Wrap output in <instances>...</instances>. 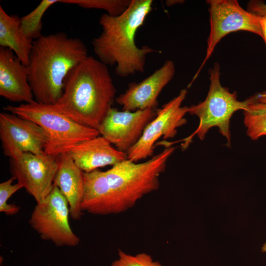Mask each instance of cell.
<instances>
[{
    "label": "cell",
    "mask_w": 266,
    "mask_h": 266,
    "mask_svg": "<svg viewBox=\"0 0 266 266\" xmlns=\"http://www.w3.org/2000/svg\"><path fill=\"white\" fill-rule=\"evenodd\" d=\"M165 149L148 160L137 163L127 159L104 171L106 180L107 215L125 212L146 195L157 190L159 177L175 147L166 142Z\"/></svg>",
    "instance_id": "4"
},
{
    "label": "cell",
    "mask_w": 266,
    "mask_h": 266,
    "mask_svg": "<svg viewBox=\"0 0 266 266\" xmlns=\"http://www.w3.org/2000/svg\"><path fill=\"white\" fill-rule=\"evenodd\" d=\"M246 10L251 13L261 17L266 13V4L261 0H251L247 4Z\"/></svg>",
    "instance_id": "23"
},
{
    "label": "cell",
    "mask_w": 266,
    "mask_h": 266,
    "mask_svg": "<svg viewBox=\"0 0 266 266\" xmlns=\"http://www.w3.org/2000/svg\"><path fill=\"white\" fill-rule=\"evenodd\" d=\"M59 0H43L33 11L20 18L22 29L26 35L33 41L41 34L42 18L46 10Z\"/></svg>",
    "instance_id": "19"
},
{
    "label": "cell",
    "mask_w": 266,
    "mask_h": 266,
    "mask_svg": "<svg viewBox=\"0 0 266 266\" xmlns=\"http://www.w3.org/2000/svg\"><path fill=\"white\" fill-rule=\"evenodd\" d=\"M175 72L174 62L166 60L162 66L141 81L130 83L127 90L117 97L115 101L122 107L123 110L156 109L158 96L173 78Z\"/></svg>",
    "instance_id": "13"
},
{
    "label": "cell",
    "mask_w": 266,
    "mask_h": 266,
    "mask_svg": "<svg viewBox=\"0 0 266 266\" xmlns=\"http://www.w3.org/2000/svg\"><path fill=\"white\" fill-rule=\"evenodd\" d=\"M131 1L132 0H59V2L77 5L83 8L102 9L111 16L123 14Z\"/></svg>",
    "instance_id": "20"
},
{
    "label": "cell",
    "mask_w": 266,
    "mask_h": 266,
    "mask_svg": "<svg viewBox=\"0 0 266 266\" xmlns=\"http://www.w3.org/2000/svg\"><path fill=\"white\" fill-rule=\"evenodd\" d=\"M184 1H182V0H166V5L168 6H172L175 4H176V3H180L181 2H183Z\"/></svg>",
    "instance_id": "26"
},
{
    "label": "cell",
    "mask_w": 266,
    "mask_h": 266,
    "mask_svg": "<svg viewBox=\"0 0 266 266\" xmlns=\"http://www.w3.org/2000/svg\"><path fill=\"white\" fill-rule=\"evenodd\" d=\"M76 165L84 172L114 166L128 159L126 153L117 150L101 135L75 145L68 152Z\"/></svg>",
    "instance_id": "15"
},
{
    "label": "cell",
    "mask_w": 266,
    "mask_h": 266,
    "mask_svg": "<svg viewBox=\"0 0 266 266\" xmlns=\"http://www.w3.org/2000/svg\"><path fill=\"white\" fill-rule=\"evenodd\" d=\"M262 251L264 252H266V243L263 245Z\"/></svg>",
    "instance_id": "27"
},
{
    "label": "cell",
    "mask_w": 266,
    "mask_h": 266,
    "mask_svg": "<svg viewBox=\"0 0 266 266\" xmlns=\"http://www.w3.org/2000/svg\"><path fill=\"white\" fill-rule=\"evenodd\" d=\"M88 56L84 42L64 33L42 35L33 40L27 68L34 100L55 103L63 94L69 72Z\"/></svg>",
    "instance_id": "3"
},
{
    "label": "cell",
    "mask_w": 266,
    "mask_h": 266,
    "mask_svg": "<svg viewBox=\"0 0 266 266\" xmlns=\"http://www.w3.org/2000/svg\"><path fill=\"white\" fill-rule=\"evenodd\" d=\"M116 93L107 66L90 56L70 70L62 97L52 106L75 122L98 130Z\"/></svg>",
    "instance_id": "1"
},
{
    "label": "cell",
    "mask_w": 266,
    "mask_h": 266,
    "mask_svg": "<svg viewBox=\"0 0 266 266\" xmlns=\"http://www.w3.org/2000/svg\"><path fill=\"white\" fill-rule=\"evenodd\" d=\"M208 72L210 83L206 98L199 104L188 107V113L197 116L200 123L195 132L184 139L185 143L182 147L184 149L188 146L195 134L203 140L208 131L213 127L219 128V132L227 138V146H230L231 118L235 111L245 110L256 99L255 95L244 101H239L236 92L232 93L228 88L222 86L220 81V66L218 63L215 62Z\"/></svg>",
    "instance_id": "6"
},
{
    "label": "cell",
    "mask_w": 266,
    "mask_h": 266,
    "mask_svg": "<svg viewBox=\"0 0 266 266\" xmlns=\"http://www.w3.org/2000/svg\"><path fill=\"white\" fill-rule=\"evenodd\" d=\"M260 23L263 34V39L266 46V13L260 17Z\"/></svg>",
    "instance_id": "24"
},
{
    "label": "cell",
    "mask_w": 266,
    "mask_h": 266,
    "mask_svg": "<svg viewBox=\"0 0 266 266\" xmlns=\"http://www.w3.org/2000/svg\"><path fill=\"white\" fill-rule=\"evenodd\" d=\"M33 40L24 32L21 19L9 15L0 5V46L11 50L21 62L27 66Z\"/></svg>",
    "instance_id": "17"
},
{
    "label": "cell",
    "mask_w": 266,
    "mask_h": 266,
    "mask_svg": "<svg viewBox=\"0 0 266 266\" xmlns=\"http://www.w3.org/2000/svg\"><path fill=\"white\" fill-rule=\"evenodd\" d=\"M152 0H132L127 10L118 16L102 14L99 20L102 32L92 44L99 60L116 65L117 75L126 77L145 70L146 56L161 52L147 46L138 47L135 42L137 30L153 9Z\"/></svg>",
    "instance_id": "2"
},
{
    "label": "cell",
    "mask_w": 266,
    "mask_h": 266,
    "mask_svg": "<svg viewBox=\"0 0 266 266\" xmlns=\"http://www.w3.org/2000/svg\"><path fill=\"white\" fill-rule=\"evenodd\" d=\"M58 167L57 157L45 153L40 155L25 153L10 161L12 177L36 203L42 201L52 190Z\"/></svg>",
    "instance_id": "10"
},
{
    "label": "cell",
    "mask_w": 266,
    "mask_h": 266,
    "mask_svg": "<svg viewBox=\"0 0 266 266\" xmlns=\"http://www.w3.org/2000/svg\"><path fill=\"white\" fill-rule=\"evenodd\" d=\"M243 112L247 135L253 140L266 135V104L258 101L256 97Z\"/></svg>",
    "instance_id": "18"
},
{
    "label": "cell",
    "mask_w": 266,
    "mask_h": 266,
    "mask_svg": "<svg viewBox=\"0 0 266 266\" xmlns=\"http://www.w3.org/2000/svg\"><path fill=\"white\" fill-rule=\"evenodd\" d=\"M68 203L55 185L50 194L41 202L36 203L29 223L44 240L57 246L74 247L80 239L72 230L69 222Z\"/></svg>",
    "instance_id": "7"
},
{
    "label": "cell",
    "mask_w": 266,
    "mask_h": 266,
    "mask_svg": "<svg viewBox=\"0 0 266 266\" xmlns=\"http://www.w3.org/2000/svg\"><path fill=\"white\" fill-rule=\"evenodd\" d=\"M0 95L12 102L34 100L27 66L10 49L0 47Z\"/></svg>",
    "instance_id": "14"
},
{
    "label": "cell",
    "mask_w": 266,
    "mask_h": 266,
    "mask_svg": "<svg viewBox=\"0 0 266 266\" xmlns=\"http://www.w3.org/2000/svg\"><path fill=\"white\" fill-rule=\"evenodd\" d=\"M257 101L266 104V91L256 94Z\"/></svg>",
    "instance_id": "25"
},
{
    "label": "cell",
    "mask_w": 266,
    "mask_h": 266,
    "mask_svg": "<svg viewBox=\"0 0 266 266\" xmlns=\"http://www.w3.org/2000/svg\"><path fill=\"white\" fill-rule=\"evenodd\" d=\"M156 109L119 111L111 107L100 123V134L120 151L127 152L138 141Z\"/></svg>",
    "instance_id": "12"
},
{
    "label": "cell",
    "mask_w": 266,
    "mask_h": 266,
    "mask_svg": "<svg viewBox=\"0 0 266 266\" xmlns=\"http://www.w3.org/2000/svg\"><path fill=\"white\" fill-rule=\"evenodd\" d=\"M187 91L181 90L178 96L156 109V116L147 124L138 141L127 152L128 159L137 163L152 157L155 142L162 136L173 137L177 129L187 123L184 118L188 113V106H181Z\"/></svg>",
    "instance_id": "9"
},
{
    "label": "cell",
    "mask_w": 266,
    "mask_h": 266,
    "mask_svg": "<svg viewBox=\"0 0 266 266\" xmlns=\"http://www.w3.org/2000/svg\"><path fill=\"white\" fill-rule=\"evenodd\" d=\"M58 169L54 180L66 199L69 205L70 216L74 220L81 219L83 215L81 203L84 188V172L75 164L68 152L57 157Z\"/></svg>",
    "instance_id": "16"
},
{
    "label": "cell",
    "mask_w": 266,
    "mask_h": 266,
    "mask_svg": "<svg viewBox=\"0 0 266 266\" xmlns=\"http://www.w3.org/2000/svg\"><path fill=\"white\" fill-rule=\"evenodd\" d=\"M206 2L209 5L210 32L206 54L191 84L196 79L218 43L227 34L242 31L263 38L260 17L243 9L237 0H207Z\"/></svg>",
    "instance_id": "8"
},
{
    "label": "cell",
    "mask_w": 266,
    "mask_h": 266,
    "mask_svg": "<svg viewBox=\"0 0 266 266\" xmlns=\"http://www.w3.org/2000/svg\"></svg>",
    "instance_id": "28"
},
{
    "label": "cell",
    "mask_w": 266,
    "mask_h": 266,
    "mask_svg": "<svg viewBox=\"0 0 266 266\" xmlns=\"http://www.w3.org/2000/svg\"><path fill=\"white\" fill-rule=\"evenodd\" d=\"M110 266H164L158 261H154L150 255L141 253L135 255L127 254L122 250L118 252V258Z\"/></svg>",
    "instance_id": "22"
},
{
    "label": "cell",
    "mask_w": 266,
    "mask_h": 266,
    "mask_svg": "<svg viewBox=\"0 0 266 266\" xmlns=\"http://www.w3.org/2000/svg\"><path fill=\"white\" fill-rule=\"evenodd\" d=\"M14 180L15 178L11 177L0 184V212L10 216L18 213L20 207L15 204H9L7 201L12 195L23 188L18 183L13 184Z\"/></svg>",
    "instance_id": "21"
},
{
    "label": "cell",
    "mask_w": 266,
    "mask_h": 266,
    "mask_svg": "<svg viewBox=\"0 0 266 266\" xmlns=\"http://www.w3.org/2000/svg\"><path fill=\"white\" fill-rule=\"evenodd\" d=\"M0 139L5 156L13 159L25 153L44 154L48 136L34 122L5 112L0 113Z\"/></svg>",
    "instance_id": "11"
},
{
    "label": "cell",
    "mask_w": 266,
    "mask_h": 266,
    "mask_svg": "<svg viewBox=\"0 0 266 266\" xmlns=\"http://www.w3.org/2000/svg\"><path fill=\"white\" fill-rule=\"evenodd\" d=\"M6 112L36 123L47 133L48 140L44 152L57 157L75 145L100 135L98 130L81 125L57 112L52 105L34 100L30 103L3 107Z\"/></svg>",
    "instance_id": "5"
}]
</instances>
